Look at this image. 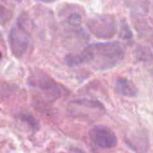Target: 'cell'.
I'll use <instances>...</instances> for the list:
<instances>
[{"label":"cell","mask_w":153,"mask_h":153,"mask_svg":"<svg viewBox=\"0 0 153 153\" xmlns=\"http://www.w3.org/2000/svg\"><path fill=\"white\" fill-rule=\"evenodd\" d=\"M115 87H116V91L123 97H135L137 94V88L135 87L133 82L129 80L128 79L125 78L118 79L115 82Z\"/></svg>","instance_id":"8992f818"},{"label":"cell","mask_w":153,"mask_h":153,"mask_svg":"<svg viewBox=\"0 0 153 153\" xmlns=\"http://www.w3.org/2000/svg\"><path fill=\"white\" fill-rule=\"evenodd\" d=\"M89 138L96 146L101 149H113L117 145V137L114 132L104 125L94 126L89 131Z\"/></svg>","instance_id":"277c9868"},{"label":"cell","mask_w":153,"mask_h":153,"mask_svg":"<svg viewBox=\"0 0 153 153\" xmlns=\"http://www.w3.org/2000/svg\"><path fill=\"white\" fill-rule=\"evenodd\" d=\"M121 35H122V38H124V39H130L131 36V33L130 32L129 30V27L126 25H122V28H121Z\"/></svg>","instance_id":"30bf717a"},{"label":"cell","mask_w":153,"mask_h":153,"mask_svg":"<svg viewBox=\"0 0 153 153\" xmlns=\"http://www.w3.org/2000/svg\"><path fill=\"white\" fill-rule=\"evenodd\" d=\"M89 31L97 38L108 39L116 33V21L112 16H97L87 22Z\"/></svg>","instance_id":"7a4b0ae2"},{"label":"cell","mask_w":153,"mask_h":153,"mask_svg":"<svg viewBox=\"0 0 153 153\" xmlns=\"http://www.w3.org/2000/svg\"><path fill=\"white\" fill-rule=\"evenodd\" d=\"M2 58V54H1V51H0V59Z\"/></svg>","instance_id":"7c38bea8"},{"label":"cell","mask_w":153,"mask_h":153,"mask_svg":"<svg viewBox=\"0 0 153 153\" xmlns=\"http://www.w3.org/2000/svg\"><path fill=\"white\" fill-rule=\"evenodd\" d=\"M36 83L34 85H36L37 87H39L40 88H42V89H46V90H51V89H54V88H55L57 86V84L51 79L49 78H42V76H39V78L36 79V80H34Z\"/></svg>","instance_id":"52a82bcc"},{"label":"cell","mask_w":153,"mask_h":153,"mask_svg":"<svg viewBox=\"0 0 153 153\" xmlns=\"http://www.w3.org/2000/svg\"><path fill=\"white\" fill-rule=\"evenodd\" d=\"M12 17V13L7 7L0 5V25L7 24Z\"/></svg>","instance_id":"ba28073f"},{"label":"cell","mask_w":153,"mask_h":153,"mask_svg":"<svg viewBox=\"0 0 153 153\" xmlns=\"http://www.w3.org/2000/svg\"><path fill=\"white\" fill-rule=\"evenodd\" d=\"M72 153H84L82 150H79L78 149H72Z\"/></svg>","instance_id":"8fae6325"},{"label":"cell","mask_w":153,"mask_h":153,"mask_svg":"<svg viewBox=\"0 0 153 153\" xmlns=\"http://www.w3.org/2000/svg\"><path fill=\"white\" fill-rule=\"evenodd\" d=\"M124 49L118 42H101L88 46L79 53H71L66 56V62L69 66L91 65L95 69H110L123 61Z\"/></svg>","instance_id":"6da1fadb"},{"label":"cell","mask_w":153,"mask_h":153,"mask_svg":"<svg viewBox=\"0 0 153 153\" xmlns=\"http://www.w3.org/2000/svg\"><path fill=\"white\" fill-rule=\"evenodd\" d=\"M103 110L104 107L100 103L88 99L75 100L69 105L70 114L78 117H90L96 113H101Z\"/></svg>","instance_id":"5b68a950"},{"label":"cell","mask_w":153,"mask_h":153,"mask_svg":"<svg viewBox=\"0 0 153 153\" xmlns=\"http://www.w3.org/2000/svg\"><path fill=\"white\" fill-rule=\"evenodd\" d=\"M68 22L70 25H73V26H78L80 25L81 23V16L78 13H75V14H72L68 16Z\"/></svg>","instance_id":"9c48e42d"},{"label":"cell","mask_w":153,"mask_h":153,"mask_svg":"<svg viewBox=\"0 0 153 153\" xmlns=\"http://www.w3.org/2000/svg\"><path fill=\"white\" fill-rule=\"evenodd\" d=\"M9 44L13 54L16 58H22L30 45V34L20 25L14 26L9 33Z\"/></svg>","instance_id":"3957f363"}]
</instances>
